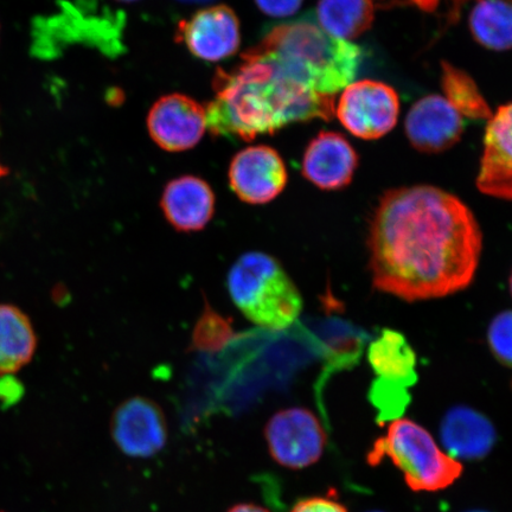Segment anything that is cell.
<instances>
[{"label": "cell", "instance_id": "1", "mask_svg": "<svg viewBox=\"0 0 512 512\" xmlns=\"http://www.w3.org/2000/svg\"><path fill=\"white\" fill-rule=\"evenodd\" d=\"M483 235L458 197L431 185L389 190L370 224L377 290L406 302L451 296L475 279Z\"/></svg>", "mask_w": 512, "mask_h": 512}, {"label": "cell", "instance_id": "2", "mask_svg": "<svg viewBox=\"0 0 512 512\" xmlns=\"http://www.w3.org/2000/svg\"><path fill=\"white\" fill-rule=\"evenodd\" d=\"M214 88L207 121L211 132L220 136L252 140L288 124L330 120L335 114V96L299 85L252 51L233 72L219 70Z\"/></svg>", "mask_w": 512, "mask_h": 512}, {"label": "cell", "instance_id": "3", "mask_svg": "<svg viewBox=\"0 0 512 512\" xmlns=\"http://www.w3.org/2000/svg\"><path fill=\"white\" fill-rule=\"evenodd\" d=\"M251 51L288 79L328 96L354 82L363 61L360 47L329 35L307 19L275 27Z\"/></svg>", "mask_w": 512, "mask_h": 512}, {"label": "cell", "instance_id": "4", "mask_svg": "<svg viewBox=\"0 0 512 512\" xmlns=\"http://www.w3.org/2000/svg\"><path fill=\"white\" fill-rule=\"evenodd\" d=\"M230 298L243 316L262 328L281 331L297 322L303 298L283 265L272 255L240 256L227 278Z\"/></svg>", "mask_w": 512, "mask_h": 512}, {"label": "cell", "instance_id": "5", "mask_svg": "<svg viewBox=\"0 0 512 512\" xmlns=\"http://www.w3.org/2000/svg\"><path fill=\"white\" fill-rule=\"evenodd\" d=\"M386 458L398 467L415 492L445 490L463 473L462 463L441 450L424 427L408 419L394 420L367 456L371 466Z\"/></svg>", "mask_w": 512, "mask_h": 512}, {"label": "cell", "instance_id": "6", "mask_svg": "<svg viewBox=\"0 0 512 512\" xmlns=\"http://www.w3.org/2000/svg\"><path fill=\"white\" fill-rule=\"evenodd\" d=\"M368 361L376 379L371 384V403L383 408H395L411 402V389L418 382L416 354L405 336L384 329L370 343Z\"/></svg>", "mask_w": 512, "mask_h": 512}, {"label": "cell", "instance_id": "7", "mask_svg": "<svg viewBox=\"0 0 512 512\" xmlns=\"http://www.w3.org/2000/svg\"><path fill=\"white\" fill-rule=\"evenodd\" d=\"M335 114L352 136L380 139L398 124L399 95L381 81H354L343 89Z\"/></svg>", "mask_w": 512, "mask_h": 512}, {"label": "cell", "instance_id": "8", "mask_svg": "<svg viewBox=\"0 0 512 512\" xmlns=\"http://www.w3.org/2000/svg\"><path fill=\"white\" fill-rule=\"evenodd\" d=\"M265 438L274 462L291 470L316 464L326 445V434L317 416L299 407L275 413L267 422Z\"/></svg>", "mask_w": 512, "mask_h": 512}, {"label": "cell", "instance_id": "9", "mask_svg": "<svg viewBox=\"0 0 512 512\" xmlns=\"http://www.w3.org/2000/svg\"><path fill=\"white\" fill-rule=\"evenodd\" d=\"M111 433L115 445L126 456L150 458L166 445L168 422L155 401L136 396L115 409Z\"/></svg>", "mask_w": 512, "mask_h": 512}, {"label": "cell", "instance_id": "10", "mask_svg": "<svg viewBox=\"0 0 512 512\" xmlns=\"http://www.w3.org/2000/svg\"><path fill=\"white\" fill-rule=\"evenodd\" d=\"M229 185L242 202L261 206L275 200L287 184L283 158L268 146H251L236 155L229 166Z\"/></svg>", "mask_w": 512, "mask_h": 512}, {"label": "cell", "instance_id": "11", "mask_svg": "<svg viewBox=\"0 0 512 512\" xmlns=\"http://www.w3.org/2000/svg\"><path fill=\"white\" fill-rule=\"evenodd\" d=\"M207 127L206 108L182 94L163 96L147 117L153 142L169 152L192 149L200 143Z\"/></svg>", "mask_w": 512, "mask_h": 512}, {"label": "cell", "instance_id": "12", "mask_svg": "<svg viewBox=\"0 0 512 512\" xmlns=\"http://www.w3.org/2000/svg\"><path fill=\"white\" fill-rule=\"evenodd\" d=\"M177 40L197 59L208 62L228 59L240 47L239 18L226 5L210 6L179 23Z\"/></svg>", "mask_w": 512, "mask_h": 512}, {"label": "cell", "instance_id": "13", "mask_svg": "<svg viewBox=\"0 0 512 512\" xmlns=\"http://www.w3.org/2000/svg\"><path fill=\"white\" fill-rule=\"evenodd\" d=\"M405 126L409 142L425 153L450 149L464 132L462 115L443 96L434 94L415 102L407 114Z\"/></svg>", "mask_w": 512, "mask_h": 512}, {"label": "cell", "instance_id": "14", "mask_svg": "<svg viewBox=\"0 0 512 512\" xmlns=\"http://www.w3.org/2000/svg\"><path fill=\"white\" fill-rule=\"evenodd\" d=\"M477 187L485 195L512 201V102L499 107L486 127Z\"/></svg>", "mask_w": 512, "mask_h": 512}, {"label": "cell", "instance_id": "15", "mask_svg": "<svg viewBox=\"0 0 512 512\" xmlns=\"http://www.w3.org/2000/svg\"><path fill=\"white\" fill-rule=\"evenodd\" d=\"M357 165V153L347 139L336 132H320L306 147L303 175L319 189L341 190L351 183Z\"/></svg>", "mask_w": 512, "mask_h": 512}, {"label": "cell", "instance_id": "16", "mask_svg": "<svg viewBox=\"0 0 512 512\" xmlns=\"http://www.w3.org/2000/svg\"><path fill=\"white\" fill-rule=\"evenodd\" d=\"M440 440L453 459L482 460L488 457L497 441L494 424L476 409L457 406L447 411L440 424Z\"/></svg>", "mask_w": 512, "mask_h": 512}, {"label": "cell", "instance_id": "17", "mask_svg": "<svg viewBox=\"0 0 512 512\" xmlns=\"http://www.w3.org/2000/svg\"><path fill=\"white\" fill-rule=\"evenodd\" d=\"M160 208L177 232L195 233L208 226L215 213V195L202 178L183 176L166 185Z\"/></svg>", "mask_w": 512, "mask_h": 512}, {"label": "cell", "instance_id": "18", "mask_svg": "<svg viewBox=\"0 0 512 512\" xmlns=\"http://www.w3.org/2000/svg\"><path fill=\"white\" fill-rule=\"evenodd\" d=\"M34 324L21 307L0 304V377L19 373L36 355Z\"/></svg>", "mask_w": 512, "mask_h": 512}, {"label": "cell", "instance_id": "19", "mask_svg": "<svg viewBox=\"0 0 512 512\" xmlns=\"http://www.w3.org/2000/svg\"><path fill=\"white\" fill-rule=\"evenodd\" d=\"M316 16L329 35L350 41L371 28L375 5L373 0H319Z\"/></svg>", "mask_w": 512, "mask_h": 512}, {"label": "cell", "instance_id": "20", "mask_svg": "<svg viewBox=\"0 0 512 512\" xmlns=\"http://www.w3.org/2000/svg\"><path fill=\"white\" fill-rule=\"evenodd\" d=\"M469 24L480 46L495 51L512 49V0H478Z\"/></svg>", "mask_w": 512, "mask_h": 512}, {"label": "cell", "instance_id": "21", "mask_svg": "<svg viewBox=\"0 0 512 512\" xmlns=\"http://www.w3.org/2000/svg\"><path fill=\"white\" fill-rule=\"evenodd\" d=\"M443 89L446 100L462 117L476 120H490L491 108L480 93L476 82L462 69L443 62Z\"/></svg>", "mask_w": 512, "mask_h": 512}, {"label": "cell", "instance_id": "22", "mask_svg": "<svg viewBox=\"0 0 512 512\" xmlns=\"http://www.w3.org/2000/svg\"><path fill=\"white\" fill-rule=\"evenodd\" d=\"M488 343L499 362L512 368V310L503 311L492 319Z\"/></svg>", "mask_w": 512, "mask_h": 512}, {"label": "cell", "instance_id": "23", "mask_svg": "<svg viewBox=\"0 0 512 512\" xmlns=\"http://www.w3.org/2000/svg\"><path fill=\"white\" fill-rule=\"evenodd\" d=\"M291 512H348L343 504L332 497H307L293 505Z\"/></svg>", "mask_w": 512, "mask_h": 512}, {"label": "cell", "instance_id": "24", "mask_svg": "<svg viewBox=\"0 0 512 512\" xmlns=\"http://www.w3.org/2000/svg\"><path fill=\"white\" fill-rule=\"evenodd\" d=\"M255 3L268 16L286 18L296 15L304 0H255Z\"/></svg>", "mask_w": 512, "mask_h": 512}, {"label": "cell", "instance_id": "25", "mask_svg": "<svg viewBox=\"0 0 512 512\" xmlns=\"http://www.w3.org/2000/svg\"><path fill=\"white\" fill-rule=\"evenodd\" d=\"M227 512H271L261 505L253 504V503H241L234 505L233 508H230Z\"/></svg>", "mask_w": 512, "mask_h": 512}, {"label": "cell", "instance_id": "26", "mask_svg": "<svg viewBox=\"0 0 512 512\" xmlns=\"http://www.w3.org/2000/svg\"><path fill=\"white\" fill-rule=\"evenodd\" d=\"M412 2L419 6L421 10L431 12L437 9V6L440 3V0H412ZM454 4H460L464 2V0H453Z\"/></svg>", "mask_w": 512, "mask_h": 512}, {"label": "cell", "instance_id": "27", "mask_svg": "<svg viewBox=\"0 0 512 512\" xmlns=\"http://www.w3.org/2000/svg\"><path fill=\"white\" fill-rule=\"evenodd\" d=\"M179 2L189 3V4H206L214 2V0H179Z\"/></svg>", "mask_w": 512, "mask_h": 512}, {"label": "cell", "instance_id": "28", "mask_svg": "<svg viewBox=\"0 0 512 512\" xmlns=\"http://www.w3.org/2000/svg\"><path fill=\"white\" fill-rule=\"evenodd\" d=\"M9 175V169L5 168V166L0 162V179Z\"/></svg>", "mask_w": 512, "mask_h": 512}, {"label": "cell", "instance_id": "29", "mask_svg": "<svg viewBox=\"0 0 512 512\" xmlns=\"http://www.w3.org/2000/svg\"><path fill=\"white\" fill-rule=\"evenodd\" d=\"M509 285H510V292H511V296H512V273L510 275Z\"/></svg>", "mask_w": 512, "mask_h": 512}, {"label": "cell", "instance_id": "30", "mask_svg": "<svg viewBox=\"0 0 512 512\" xmlns=\"http://www.w3.org/2000/svg\"><path fill=\"white\" fill-rule=\"evenodd\" d=\"M118 2L131 3V2H137V0H118Z\"/></svg>", "mask_w": 512, "mask_h": 512}, {"label": "cell", "instance_id": "31", "mask_svg": "<svg viewBox=\"0 0 512 512\" xmlns=\"http://www.w3.org/2000/svg\"><path fill=\"white\" fill-rule=\"evenodd\" d=\"M467 512H489V511H484V510H472V511H467Z\"/></svg>", "mask_w": 512, "mask_h": 512}, {"label": "cell", "instance_id": "32", "mask_svg": "<svg viewBox=\"0 0 512 512\" xmlns=\"http://www.w3.org/2000/svg\"><path fill=\"white\" fill-rule=\"evenodd\" d=\"M371 512H382V511H371Z\"/></svg>", "mask_w": 512, "mask_h": 512}]
</instances>
